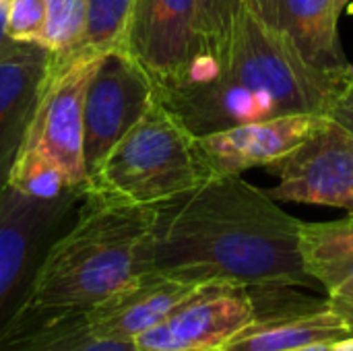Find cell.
I'll return each instance as SVG.
<instances>
[{
  "label": "cell",
  "mask_w": 353,
  "mask_h": 351,
  "mask_svg": "<svg viewBox=\"0 0 353 351\" xmlns=\"http://www.w3.org/2000/svg\"><path fill=\"white\" fill-rule=\"evenodd\" d=\"M99 56L52 62L46 89L21 149L52 159L72 188H87L85 163V91Z\"/></svg>",
  "instance_id": "8992f818"
},
{
  "label": "cell",
  "mask_w": 353,
  "mask_h": 351,
  "mask_svg": "<svg viewBox=\"0 0 353 351\" xmlns=\"http://www.w3.org/2000/svg\"><path fill=\"white\" fill-rule=\"evenodd\" d=\"M137 0H87V31L81 50L72 56H101L122 48Z\"/></svg>",
  "instance_id": "ffe728a7"
},
{
  "label": "cell",
  "mask_w": 353,
  "mask_h": 351,
  "mask_svg": "<svg viewBox=\"0 0 353 351\" xmlns=\"http://www.w3.org/2000/svg\"><path fill=\"white\" fill-rule=\"evenodd\" d=\"M329 351H353V337H350V339H343V341H339V343H335V345H333Z\"/></svg>",
  "instance_id": "484cf974"
},
{
  "label": "cell",
  "mask_w": 353,
  "mask_h": 351,
  "mask_svg": "<svg viewBox=\"0 0 353 351\" xmlns=\"http://www.w3.org/2000/svg\"><path fill=\"white\" fill-rule=\"evenodd\" d=\"M244 4L246 0H196L199 25H201V35H203V58L192 70V74L174 89L209 81L225 66L234 25ZM174 89H168V91H174ZM157 93H163V91H157Z\"/></svg>",
  "instance_id": "ac0fdd59"
},
{
  "label": "cell",
  "mask_w": 353,
  "mask_h": 351,
  "mask_svg": "<svg viewBox=\"0 0 353 351\" xmlns=\"http://www.w3.org/2000/svg\"><path fill=\"white\" fill-rule=\"evenodd\" d=\"M17 46L19 41H14L8 35V27H6V0H0V58L10 54Z\"/></svg>",
  "instance_id": "cb8c5ba5"
},
{
  "label": "cell",
  "mask_w": 353,
  "mask_h": 351,
  "mask_svg": "<svg viewBox=\"0 0 353 351\" xmlns=\"http://www.w3.org/2000/svg\"><path fill=\"white\" fill-rule=\"evenodd\" d=\"M205 180L196 137L155 97L147 114L89 174L85 194L157 207Z\"/></svg>",
  "instance_id": "277c9868"
},
{
  "label": "cell",
  "mask_w": 353,
  "mask_h": 351,
  "mask_svg": "<svg viewBox=\"0 0 353 351\" xmlns=\"http://www.w3.org/2000/svg\"><path fill=\"white\" fill-rule=\"evenodd\" d=\"M325 120L323 114H290L196 137L205 176H242L252 168H267L308 141Z\"/></svg>",
  "instance_id": "8fae6325"
},
{
  "label": "cell",
  "mask_w": 353,
  "mask_h": 351,
  "mask_svg": "<svg viewBox=\"0 0 353 351\" xmlns=\"http://www.w3.org/2000/svg\"><path fill=\"white\" fill-rule=\"evenodd\" d=\"M155 87L122 48L99 56L85 91V163L91 174L116 143L147 114Z\"/></svg>",
  "instance_id": "30bf717a"
},
{
  "label": "cell",
  "mask_w": 353,
  "mask_h": 351,
  "mask_svg": "<svg viewBox=\"0 0 353 351\" xmlns=\"http://www.w3.org/2000/svg\"><path fill=\"white\" fill-rule=\"evenodd\" d=\"M0 351H139L134 341L97 337L85 312L60 314L35 325L17 327L4 335Z\"/></svg>",
  "instance_id": "e0dca14e"
},
{
  "label": "cell",
  "mask_w": 353,
  "mask_h": 351,
  "mask_svg": "<svg viewBox=\"0 0 353 351\" xmlns=\"http://www.w3.org/2000/svg\"><path fill=\"white\" fill-rule=\"evenodd\" d=\"M46 25V0H6L8 35L19 43H37Z\"/></svg>",
  "instance_id": "44dd1931"
},
{
  "label": "cell",
  "mask_w": 353,
  "mask_h": 351,
  "mask_svg": "<svg viewBox=\"0 0 353 351\" xmlns=\"http://www.w3.org/2000/svg\"><path fill=\"white\" fill-rule=\"evenodd\" d=\"M196 285L149 271L85 312L91 331L101 339L137 341L157 327Z\"/></svg>",
  "instance_id": "9a60e30c"
},
{
  "label": "cell",
  "mask_w": 353,
  "mask_h": 351,
  "mask_svg": "<svg viewBox=\"0 0 353 351\" xmlns=\"http://www.w3.org/2000/svg\"><path fill=\"white\" fill-rule=\"evenodd\" d=\"M345 79L306 64L298 52L244 4L225 66L209 81L155 97L194 134L290 114H323Z\"/></svg>",
  "instance_id": "7a4b0ae2"
},
{
  "label": "cell",
  "mask_w": 353,
  "mask_h": 351,
  "mask_svg": "<svg viewBox=\"0 0 353 351\" xmlns=\"http://www.w3.org/2000/svg\"><path fill=\"white\" fill-rule=\"evenodd\" d=\"M246 4L314 70L333 79L352 77L353 64L341 46V14L335 0H246Z\"/></svg>",
  "instance_id": "4fadbf2b"
},
{
  "label": "cell",
  "mask_w": 353,
  "mask_h": 351,
  "mask_svg": "<svg viewBox=\"0 0 353 351\" xmlns=\"http://www.w3.org/2000/svg\"><path fill=\"white\" fill-rule=\"evenodd\" d=\"M327 304L353 335V279L331 292L327 296Z\"/></svg>",
  "instance_id": "603a6c76"
},
{
  "label": "cell",
  "mask_w": 353,
  "mask_h": 351,
  "mask_svg": "<svg viewBox=\"0 0 353 351\" xmlns=\"http://www.w3.org/2000/svg\"><path fill=\"white\" fill-rule=\"evenodd\" d=\"M335 343H316V345H306V348H298V350H288V351H329Z\"/></svg>",
  "instance_id": "d4e9b609"
},
{
  "label": "cell",
  "mask_w": 353,
  "mask_h": 351,
  "mask_svg": "<svg viewBox=\"0 0 353 351\" xmlns=\"http://www.w3.org/2000/svg\"><path fill=\"white\" fill-rule=\"evenodd\" d=\"M300 252L308 275L327 294L353 279V213L333 221H302Z\"/></svg>",
  "instance_id": "2e32d148"
},
{
  "label": "cell",
  "mask_w": 353,
  "mask_h": 351,
  "mask_svg": "<svg viewBox=\"0 0 353 351\" xmlns=\"http://www.w3.org/2000/svg\"><path fill=\"white\" fill-rule=\"evenodd\" d=\"M256 317L252 288L205 283L134 343L139 351H219Z\"/></svg>",
  "instance_id": "9c48e42d"
},
{
  "label": "cell",
  "mask_w": 353,
  "mask_h": 351,
  "mask_svg": "<svg viewBox=\"0 0 353 351\" xmlns=\"http://www.w3.org/2000/svg\"><path fill=\"white\" fill-rule=\"evenodd\" d=\"M155 93L182 85L203 58L196 0H137L124 46Z\"/></svg>",
  "instance_id": "ba28073f"
},
{
  "label": "cell",
  "mask_w": 353,
  "mask_h": 351,
  "mask_svg": "<svg viewBox=\"0 0 353 351\" xmlns=\"http://www.w3.org/2000/svg\"><path fill=\"white\" fill-rule=\"evenodd\" d=\"M327 116L353 132V74L341 83V87L333 95L327 108Z\"/></svg>",
  "instance_id": "7402d4cb"
},
{
  "label": "cell",
  "mask_w": 353,
  "mask_h": 351,
  "mask_svg": "<svg viewBox=\"0 0 353 351\" xmlns=\"http://www.w3.org/2000/svg\"><path fill=\"white\" fill-rule=\"evenodd\" d=\"M267 172L279 182L267 190L277 203L353 213V132L329 116L308 141L267 166Z\"/></svg>",
  "instance_id": "52a82bcc"
},
{
  "label": "cell",
  "mask_w": 353,
  "mask_h": 351,
  "mask_svg": "<svg viewBox=\"0 0 353 351\" xmlns=\"http://www.w3.org/2000/svg\"><path fill=\"white\" fill-rule=\"evenodd\" d=\"M52 68V54L39 43H19L0 58V188L23 147Z\"/></svg>",
  "instance_id": "5bb4252c"
},
{
  "label": "cell",
  "mask_w": 353,
  "mask_h": 351,
  "mask_svg": "<svg viewBox=\"0 0 353 351\" xmlns=\"http://www.w3.org/2000/svg\"><path fill=\"white\" fill-rule=\"evenodd\" d=\"M83 201L85 190L33 197L10 184L0 188V341L25 310L48 250Z\"/></svg>",
  "instance_id": "5b68a950"
},
{
  "label": "cell",
  "mask_w": 353,
  "mask_h": 351,
  "mask_svg": "<svg viewBox=\"0 0 353 351\" xmlns=\"http://www.w3.org/2000/svg\"><path fill=\"white\" fill-rule=\"evenodd\" d=\"M300 230V219L242 176L207 178L153 207L149 271L190 285L308 288Z\"/></svg>",
  "instance_id": "6da1fadb"
},
{
  "label": "cell",
  "mask_w": 353,
  "mask_h": 351,
  "mask_svg": "<svg viewBox=\"0 0 353 351\" xmlns=\"http://www.w3.org/2000/svg\"><path fill=\"white\" fill-rule=\"evenodd\" d=\"M288 290L277 288V300L271 308H263L256 300V321L219 351H288L316 343H339L353 337L327 300L304 298Z\"/></svg>",
  "instance_id": "7c38bea8"
},
{
  "label": "cell",
  "mask_w": 353,
  "mask_h": 351,
  "mask_svg": "<svg viewBox=\"0 0 353 351\" xmlns=\"http://www.w3.org/2000/svg\"><path fill=\"white\" fill-rule=\"evenodd\" d=\"M151 223L153 207L85 194L77 217L48 250L29 302L12 329L68 312H87L149 273Z\"/></svg>",
  "instance_id": "3957f363"
},
{
  "label": "cell",
  "mask_w": 353,
  "mask_h": 351,
  "mask_svg": "<svg viewBox=\"0 0 353 351\" xmlns=\"http://www.w3.org/2000/svg\"><path fill=\"white\" fill-rule=\"evenodd\" d=\"M347 2H350V0H335V8H337V12H339V14H341V12L345 10Z\"/></svg>",
  "instance_id": "4316f807"
},
{
  "label": "cell",
  "mask_w": 353,
  "mask_h": 351,
  "mask_svg": "<svg viewBox=\"0 0 353 351\" xmlns=\"http://www.w3.org/2000/svg\"><path fill=\"white\" fill-rule=\"evenodd\" d=\"M345 10H347L350 14H353V0H350V2H347V6H345Z\"/></svg>",
  "instance_id": "83f0119b"
},
{
  "label": "cell",
  "mask_w": 353,
  "mask_h": 351,
  "mask_svg": "<svg viewBox=\"0 0 353 351\" xmlns=\"http://www.w3.org/2000/svg\"><path fill=\"white\" fill-rule=\"evenodd\" d=\"M87 31V0H46V25L39 37L52 62L70 60L83 46Z\"/></svg>",
  "instance_id": "d6986e66"
}]
</instances>
